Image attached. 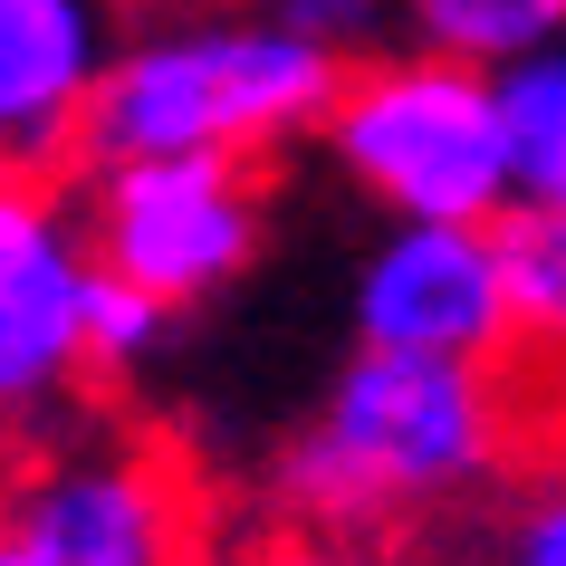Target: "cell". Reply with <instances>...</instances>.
<instances>
[{
  "instance_id": "8",
  "label": "cell",
  "mask_w": 566,
  "mask_h": 566,
  "mask_svg": "<svg viewBox=\"0 0 566 566\" xmlns=\"http://www.w3.org/2000/svg\"><path fill=\"white\" fill-rule=\"evenodd\" d=\"M116 39L125 30L106 20V0H0V164H87V116Z\"/></svg>"
},
{
  "instance_id": "18",
  "label": "cell",
  "mask_w": 566,
  "mask_h": 566,
  "mask_svg": "<svg viewBox=\"0 0 566 566\" xmlns=\"http://www.w3.org/2000/svg\"><path fill=\"white\" fill-rule=\"evenodd\" d=\"M240 10H279V0H240Z\"/></svg>"
},
{
  "instance_id": "7",
  "label": "cell",
  "mask_w": 566,
  "mask_h": 566,
  "mask_svg": "<svg viewBox=\"0 0 566 566\" xmlns=\"http://www.w3.org/2000/svg\"><path fill=\"white\" fill-rule=\"evenodd\" d=\"M356 346L500 365L518 346L500 221H394L356 269Z\"/></svg>"
},
{
  "instance_id": "1",
  "label": "cell",
  "mask_w": 566,
  "mask_h": 566,
  "mask_svg": "<svg viewBox=\"0 0 566 566\" xmlns=\"http://www.w3.org/2000/svg\"><path fill=\"white\" fill-rule=\"evenodd\" d=\"M528 442L537 413L500 365L356 346L327 403L307 413V432L269 461V500L298 528L375 537L500 490Z\"/></svg>"
},
{
  "instance_id": "5",
  "label": "cell",
  "mask_w": 566,
  "mask_h": 566,
  "mask_svg": "<svg viewBox=\"0 0 566 566\" xmlns=\"http://www.w3.org/2000/svg\"><path fill=\"white\" fill-rule=\"evenodd\" d=\"M96 269H116L164 307H202L260 260L269 192L250 154H135V164H87L77 192Z\"/></svg>"
},
{
  "instance_id": "11",
  "label": "cell",
  "mask_w": 566,
  "mask_h": 566,
  "mask_svg": "<svg viewBox=\"0 0 566 566\" xmlns=\"http://www.w3.org/2000/svg\"><path fill=\"white\" fill-rule=\"evenodd\" d=\"M500 106H509V154H518V202L566 211V39L500 67Z\"/></svg>"
},
{
  "instance_id": "15",
  "label": "cell",
  "mask_w": 566,
  "mask_h": 566,
  "mask_svg": "<svg viewBox=\"0 0 566 566\" xmlns=\"http://www.w3.org/2000/svg\"><path fill=\"white\" fill-rule=\"evenodd\" d=\"M298 30H317L327 49H346V59H375V30H385L394 0H279Z\"/></svg>"
},
{
  "instance_id": "6",
  "label": "cell",
  "mask_w": 566,
  "mask_h": 566,
  "mask_svg": "<svg viewBox=\"0 0 566 566\" xmlns=\"http://www.w3.org/2000/svg\"><path fill=\"white\" fill-rule=\"evenodd\" d=\"M87 298H96V250L59 174L0 164V442L49 432L67 413L87 356Z\"/></svg>"
},
{
  "instance_id": "12",
  "label": "cell",
  "mask_w": 566,
  "mask_h": 566,
  "mask_svg": "<svg viewBox=\"0 0 566 566\" xmlns=\"http://www.w3.org/2000/svg\"><path fill=\"white\" fill-rule=\"evenodd\" d=\"M480 566H566V451L500 500V518L480 537Z\"/></svg>"
},
{
  "instance_id": "17",
  "label": "cell",
  "mask_w": 566,
  "mask_h": 566,
  "mask_svg": "<svg viewBox=\"0 0 566 566\" xmlns=\"http://www.w3.org/2000/svg\"><path fill=\"white\" fill-rule=\"evenodd\" d=\"M0 566H20V547H10V528H0Z\"/></svg>"
},
{
  "instance_id": "4",
  "label": "cell",
  "mask_w": 566,
  "mask_h": 566,
  "mask_svg": "<svg viewBox=\"0 0 566 566\" xmlns=\"http://www.w3.org/2000/svg\"><path fill=\"white\" fill-rule=\"evenodd\" d=\"M20 566H211V490L154 432H67L0 490Z\"/></svg>"
},
{
  "instance_id": "10",
  "label": "cell",
  "mask_w": 566,
  "mask_h": 566,
  "mask_svg": "<svg viewBox=\"0 0 566 566\" xmlns=\"http://www.w3.org/2000/svg\"><path fill=\"white\" fill-rule=\"evenodd\" d=\"M500 260H509V327L537 365H566V211L518 202L500 221Z\"/></svg>"
},
{
  "instance_id": "3",
  "label": "cell",
  "mask_w": 566,
  "mask_h": 566,
  "mask_svg": "<svg viewBox=\"0 0 566 566\" xmlns=\"http://www.w3.org/2000/svg\"><path fill=\"white\" fill-rule=\"evenodd\" d=\"M317 145L394 221H509L518 211V154H509L500 77L432 59L413 39L346 67Z\"/></svg>"
},
{
  "instance_id": "13",
  "label": "cell",
  "mask_w": 566,
  "mask_h": 566,
  "mask_svg": "<svg viewBox=\"0 0 566 566\" xmlns=\"http://www.w3.org/2000/svg\"><path fill=\"white\" fill-rule=\"evenodd\" d=\"M174 317H182V307H164L154 289H135V279H116V269H96V298H87V356H96V375H135V365L164 346Z\"/></svg>"
},
{
  "instance_id": "14",
  "label": "cell",
  "mask_w": 566,
  "mask_h": 566,
  "mask_svg": "<svg viewBox=\"0 0 566 566\" xmlns=\"http://www.w3.org/2000/svg\"><path fill=\"white\" fill-rule=\"evenodd\" d=\"M211 566H385V557H375L365 537L279 518V528H250V537H231V547H211Z\"/></svg>"
},
{
  "instance_id": "9",
  "label": "cell",
  "mask_w": 566,
  "mask_h": 566,
  "mask_svg": "<svg viewBox=\"0 0 566 566\" xmlns=\"http://www.w3.org/2000/svg\"><path fill=\"white\" fill-rule=\"evenodd\" d=\"M394 20H403L413 49L500 77V67H518L528 49L566 39V0H394Z\"/></svg>"
},
{
  "instance_id": "2",
  "label": "cell",
  "mask_w": 566,
  "mask_h": 566,
  "mask_svg": "<svg viewBox=\"0 0 566 566\" xmlns=\"http://www.w3.org/2000/svg\"><path fill=\"white\" fill-rule=\"evenodd\" d=\"M346 67L356 59L298 30L289 10H240V0L154 10L106 59L87 164H135V154H250L260 164L327 125Z\"/></svg>"
},
{
  "instance_id": "16",
  "label": "cell",
  "mask_w": 566,
  "mask_h": 566,
  "mask_svg": "<svg viewBox=\"0 0 566 566\" xmlns=\"http://www.w3.org/2000/svg\"><path fill=\"white\" fill-rule=\"evenodd\" d=\"M528 413H537V442H547V451H566V365H547V375H537Z\"/></svg>"
}]
</instances>
